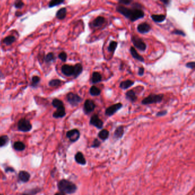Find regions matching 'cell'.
I'll list each match as a JSON object with an SVG mask.
<instances>
[{
    "mask_svg": "<svg viewBox=\"0 0 195 195\" xmlns=\"http://www.w3.org/2000/svg\"><path fill=\"white\" fill-rule=\"evenodd\" d=\"M172 33L176 34V35H179V36H184V37L186 36V34L184 32L181 30H179V29H175L174 31L172 32Z\"/></svg>",
    "mask_w": 195,
    "mask_h": 195,
    "instance_id": "34",
    "label": "cell"
},
{
    "mask_svg": "<svg viewBox=\"0 0 195 195\" xmlns=\"http://www.w3.org/2000/svg\"><path fill=\"white\" fill-rule=\"evenodd\" d=\"M61 81L58 79H54L51 80L49 82V85L53 87H57L60 86L61 84Z\"/></svg>",
    "mask_w": 195,
    "mask_h": 195,
    "instance_id": "32",
    "label": "cell"
},
{
    "mask_svg": "<svg viewBox=\"0 0 195 195\" xmlns=\"http://www.w3.org/2000/svg\"><path fill=\"white\" fill-rule=\"evenodd\" d=\"M135 84L134 81L131 80H127L125 81H122L120 84V88L123 90L127 89L132 86Z\"/></svg>",
    "mask_w": 195,
    "mask_h": 195,
    "instance_id": "19",
    "label": "cell"
},
{
    "mask_svg": "<svg viewBox=\"0 0 195 195\" xmlns=\"http://www.w3.org/2000/svg\"><path fill=\"white\" fill-rule=\"evenodd\" d=\"M116 10L122 16L132 22L137 21L140 18H142L145 16L144 12L141 9L135 8L129 9L125 6L119 5L117 6Z\"/></svg>",
    "mask_w": 195,
    "mask_h": 195,
    "instance_id": "1",
    "label": "cell"
},
{
    "mask_svg": "<svg viewBox=\"0 0 195 195\" xmlns=\"http://www.w3.org/2000/svg\"><path fill=\"white\" fill-rule=\"evenodd\" d=\"M52 105H53L54 107L57 108L58 107L63 106V102L62 101L59 100V99H54L53 100Z\"/></svg>",
    "mask_w": 195,
    "mask_h": 195,
    "instance_id": "31",
    "label": "cell"
},
{
    "mask_svg": "<svg viewBox=\"0 0 195 195\" xmlns=\"http://www.w3.org/2000/svg\"><path fill=\"white\" fill-rule=\"evenodd\" d=\"M117 42L115 41H112L110 43L108 47V50L111 52V53H114L115 51L116 50V48L117 47Z\"/></svg>",
    "mask_w": 195,
    "mask_h": 195,
    "instance_id": "28",
    "label": "cell"
},
{
    "mask_svg": "<svg viewBox=\"0 0 195 195\" xmlns=\"http://www.w3.org/2000/svg\"><path fill=\"white\" fill-rule=\"evenodd\" d=\"M96 108V105H95L94 101L92 100H86L85 101L84 104V112L86 115H88L92 112H93Z\"/></svg>",
    "mask_w": 195,
    "mask_h": 195,
    "instance_id": "10",
    "label": "cell"
},
{
    "mask_svg": "<svg viewBox=\"0 0 195 195\" xmlns=\"http://www.w3.org/2000/svg\"><path fill=\"white\" fill-rule=\"evenodd\" d=\"M83 71V67L81 63H77L74 66V73L73 76L74 78L76 79L78 77L80 74L82 73Z\"/></svg>",
    "mask_w": 195,
    "mask_h": 195,
    "instance_id": "20",
    "label": "cell"
},
{
    "mask_svg": "<svg viewBox=\"0 0 195 195\" xmlns=\"http://www.w3.org/2000/svg\"><path fill=\"white\" fill-rule=\"evenodd\" d=\"M18 177L22 182H28L30 179V174L26 171H21L18 174Z\"/></svg>",
    "mask_w": 195,
    "mask_h": 195,
    "instance_id": "23",
    "label": "cell"
},
{
    "mask_svg": "<svg viewBox=\"0 0 195 195\" xmlns=\"http://www.w3.org/2000/svg\"><path fill=\"white\" fill-rule=\"evenodd\" d=\"M124 134V127L122 125L117 127L115 131L113 134V138L116 140H118L123 137Z\"/></svg>",
    "mask_w": 195,
    "mask_h": 195,
    "instance_id": "15",
    "label": "cell"
},
{
    "mask_svg": "<svg viewBox=\"0 0 195 195\" xmlns=\"http://www.w3.org/2000/svg\"><path fill=\"white\" fill-rule=\"evenodd\" d=\"M144 74V69L142 67L139 68H138V74L140 76H142Z\"/></svg>",
    "mask_w": 195,
    "mask_h": 195,
    "instance_id": "43",
    "label": "cell"
},
{
    "mask_svg": "<svg viewBox=\"0 0 195 195\" xmlns=\"http://www.w3.org/2000/svg\"><path fill=\"white\" fill-rule=\"evenodd\" d=\"M137 30L138 32L141 34L148 33L151 30V27L147 22H142L137 26Z\"/></svg>",
    "mask_w": 195,
    "mask_h": 195,
    "instance_id": "11",
    "label": "cell"
},
{
    "mask_svg": "<svg viewBox=\"0 0 195 195\" xmlns=\"http://www.w3.org/2000/svg\"><path fill=\"white\" fill-rule=\"evenodd\" d=\"M66 115V112L64 106L58 107L57 108V111L54 112L53 116L55 118H62Z\"/></svg>",
    "mask_w": 195,
    "mask_h": 195,
    "instance_id": "16",
    "label": "cell"
},
{
    "mask_svg": "<svg viewBox=\"0 0 195 195\" xmlns=\"http://www.w3.org/2000/svg\"><path fill=\"white\" fill-rule=\"evenodd\" d=\"M58 188L61 192L65 194H73L76 192L77 187L73 182L67 180H61L58 183Z\"/></svg>",
    "mask_w": 195,
    "mask_h": 195,
    "instance_id": "2",
    "label": "cell"
},
{
    "mask_svg": "<svg viewBox=\"0 0 195 195\" xmlns=\"http://www.w3.org/2000/svg\"><path fill=\"white\" fill-rule=\"evenodd\" d=\"M163 3H164V4H165L166 5H169V4L171 3V1H165V0H161V1Z\"/></svg>",
    "mask_w": 195,
    "mask_h": 195,
    "instance_id": "44",
    "label": "cell"
},
{
    "mask_svg": "<svg viewBox=\"0 0 195 195\" xmlns=\"http://www.w3.org/2000/svg\"><path fill=\"white\" fill-rule=\"evenodd\" d=\"M106 18L102 16H99L95 18L90 24V26L92 28L100 27L106 22Z\"/></svg>",
    "mask_w": 195,
    "mask_h": 195,
    "instance_id": "13",
    "label": "cell"
},
{
    "mask_svg": "<svg viewBox=\"0 0 195 195\" xmlns=\"http://www.w3.org/2000/svg\"><path fill=\"white\" fill-rule=\"evenodd\" d=\"M168 113V111L167 110H163V111H160L156 113V116L157 117H162V116H165Z\"/></svg>",
    "mask_w": 195,
    "mask_h": 195,
    "instance_id": "40",
    "label": "cell"
},
{
    "mask_svg": "<svg viewBox=\"0 0 195 195\" xmlns=\"http://www.w3.org/2000/svg\"><path fill=\"white\" fill-rule=\"evenodd\" d=\"M131 40L133 45L139 50L143 52L146 50L147 45L140 38L136 36H133L131 38Z\"/></svg>",
    "mask_w": 195,
    "mask_h": 195,
    "instance_id": "4",
    "label": "cell"
},
{
    "mask_svg": "<svg viewBox=\"0 0 195 195\" xmlns=\"http://www.w3.org/2000/svg\"><path fill=\"white\" fill-rule=\"evenodd\" d=\"M9 142V137L6 135L0 136V147H4Z\"/></svg>",
    "mask_w": 195,
    "mask_h": 195,
    "instance_id": "30",
    "label": "cell"
},
{
    "mask_svg": "<svg viewBox=\"0 0 195 195\" xmlns=\"http://www.w3.org/2000/svg\"><path fill=\"white\" fill-rule=\"evenodd\" d=\"M58 57L63 62H65L67 59V54L65 52H61L58 55Z\"/></svg>",
    "mask_w": 195,
    "mask_h": 195,
    "instance_id": "38",
    "label": "cell"
},
{
    "mask_svg": "<svg viewBox=\"0 0 195 195\" xmlns=\"http://www.w3.org/2000/svg\"><path fill=\"white\" fill-rule=\"evenodd\" d=\"M32 125L30 121L25 119H22L18 123V128L22 132H28L31 130Z\"/></svg>",
    "mask_w": 195,
    "mask_h": 195,
    "instance_id": "6",
    "label": "cell"
},
{
    "mask_svg": "<svg viewBox=\"0 0 195 195\" xmlns=\"http://www.w3.org/2000/svg\"><path fill=\"white\" fill-rule=\"evenodd\" d=\"M54 195H66L65 193H63V192H59V193H57Z\"/></svg>",
    "mask_w": 195,
    "mask_h": 195,
    "instance_id": "45",
    "label": "cell"
},
{
    "mask_svg": "<svg viewBox=\"0 0 195 195\" xmlns=\"http://www.w3.org/2000/svg\"><path fill=\"white\" fill-rule=\"evenodd\" d=\"M67 11L65 8H63L60 9L57 12V14H56L57 18L60 20H63V18H65L67 16Z\"/></svg>",
    "mask_w": 195,
    "mask_h": 195,
    "instance_id": "25",
    "label": "cell"
},
{
    "mask_svg": "<svg viewBox=\"0 0 195 195\" xmlns=\"http://www.w3.org/2000/svg\"><path fill=\"white\" fill-rule=\"evenodd\" d=\"M67 137L68 138L71 142H76L80 137V132L77 129H73L69 131L67 133Z\"/></svg>",
    "mask_w": 195,
    "mask_h": 195,
    "instance_id": "8",
    "label": "cell"
},
{
    "mask_svg": "<svg viewBox=\"0 0 195 195\" xmlns=\"http://www.w3.org/2000/svg\"><path fill=\"white\" fill-rule=\"evenodd\" d=\"M90 125H93L99 129L103 128L104 122L101 120L97 115H93L91 117L89 121Z\"/></svg>",
    "mask_w": 195,
    "mask_h": 195,
    "instance_id": "7",
    "label": "cell"
},
{
    "mask_svg": "<svg viewBox=\"0 0 195 195\" xmlns=\"http://www.w3.org/2000/svg\"><path fill=\"white\" fill-rule=\"evenodd\" d=\"M185 66H186V67H187L188 68L191 69H194L195 67V63L194 61L188 63H186Z\"/></svg>",
    "mask_w": 195,
    "mask_h": 195,
    "instance_id": "41",
    "label": "cell"
},
{
    "mask_svg": "<svg viewBox=\"0 0 195 195\" xmlns=\"http://www.w3.org/2000/svg\"><path fill=\"white\" fill-rule=\"evenodd\" d=\"M125 96L127 100L131 101L132 103L137 100V96L133 90H130L127 92V93H125Z\"/></svg>",
    "mask_w": 195,
    "mask_h": 195,
    "instance_id": "18",
    "label": "cell"
},
{
    "mask_svg": "<svg viewBox=\"0 0 195 195\" xmlns=\"http://www.w3.org/2000/svg\"><path fill=\"white\" fill-rule=\"evenodd\" d=\"M130 53L131 54L132 57L135 60H137L138 61L142 62V63H144L145 61L144 58L137 53V50H136V49L135 47H130Z\"/></svg>",
    "mask_w": 195,
    "mask_h": 195,
    "instance_id": "17",
    "label": "cell"
},
{
    "mask_svg": "<svg viewBox=\"0 0 195 195\" xmlns=\"http://www.w3.org/2000/svg\"><path fill=\"white\" fill-rule=\"evenodd\" d=\"M90 94L92 96H98L101 94V90L96 86H92L89 90Z\"/></svg>",
    "mask_w": 195,
    "mask_h": 195,
    "instance_id": "27",
    "label": "cell"
},
{
    "mask_svg": "<svg viewBox=\"0 0 195 195\" xmlns=\"http://www.w3.org/2000/svg\"><path fill=\"white\" fill-rule=\"evenodd\" d=\"M67 99L69 103L73 106H78L82 101V99L79 95L72 92H70L67 95Z\"/></svg>",
    "mask_w": 195,
    "mask_h": 195,
    "instance_id": "5",
    "label": "cell"
},
{
    "mask_svg": "<svg viewBox=\"0 0 195 195\" xmlns=\"http://www.w3.org/2000/svg\"><path fill=\"white\" fill-rule=\"evenodd\" d=\"M164 98L163 94H151L148 96V97L144 99L141 101V104L143 105L147 106L152 104H156L161 102Z\"/></svg>",
    "mask_w": 195,
    "mask_h": 195,
    "instance_id": "3",
    "label": "cell"
},
{
    "mask_svg": "<svg viewBox=\"0 0 195 195\" xmlns=\"http://www.w3.org/2000/svg\"><path fill=\"white\" fill-rule=\"evenodd\" d=\"M101 145V142L97 139V138H95L94 140L93 141L92 145H90V148H99Z\"/></svg>",
    "mask_w": 195,
    "mask_h": 195,
    "instance_id": "33",
    "label": "cell"
},
{
    "mask_svg": "<svg viewBox=\"0 0 195 195\" xmlns=\"http://www.w3.org/2000/svg\"><path fill=\"white\" fill-rule=\"evenodd\" d=\"M151 18L155 22L160 23L165 21L166 16L164 15H153L151 16Z\"/></svg>",
    "mask_w": 195,
    "mask_h": 195,
    "instance_id": "24",
    "label": "cell"
},
{
    "mask_svg": "<svg viewBox=\"0 0 195 195\" xmlns=\"http://www.w3.org/2000/svg\"><path fill=\"white\" fill-rule=\"evenodd\" d=\"M0 195H1V194H0Z\"/></svg>",
    "mask_w": 195,
    "mask_h": 195,
    "instance_id": "47",
    "label": "cell"
},
{
    "mask_svg": "<svg viewBox=\"0 0 195 195\" xmlns=\"http://www.w3.org/2000/svg\"><path fill=\"white\" fill-rule=\"evenodd\" d=\"M13 147L16 149V151H24L25 149V144L24 142L21 141H17L15 142L13 144Z\"/></svg>",
    "mask_w": 195,
    "mask_h": 195,
    "instance_id": "26",
    "label": "cell"
},
{
    "mask_svg": "<svg viewBox=\"0 0 195 195\" xmlns=\"http://www.w3.org/2000/svg\"><path fill=\"white\" fill-rule=\"evenodd\" d=\"M98 137L101 140L106 141L109 137V132L106 129H102L101 131L99 132Z\"/></svg>",
    "mask_w": 195,
    "mask_h": 195,
    "instance_id": "22",
    "label": "cell"
},
{
    "mask_svg": "<svg viewBox=\"0 0 195 195\" xmlns=\"http://www.w3.org/2000/svg\"><path fill=\"white\" fill-rule=\"evenodd\" d=\"M102 81V76L101 74L97 72H95L92 74V77L91 81L92 84H97L99 83H100Z\"/></svg>",
    "mask_w": 195,
    "mask_h": 195,
    "instance_id": "21",
    "label": "cell"
},
{
    "mask_svg": "<svg viewBox=\"0 0 195 195\" xmlns=\"http://www.w3.org/2000/svg\"><path fill=\"white\" fill-rule=\"evenodd\" d=\"M54 59V56L53 53H52L47 54V56H46V57H45V60H46V61L47 62V63H49V62L52 61Z\"/></svg>",
    "mask_w": 195,
    "mask_h": 195,
    "instance_id": "35",
    "label": "cell"
},
{
    "mask_svg": "<svg viewBox=\"0 0 195 195\" xmlns=\"http://www.w3.org/2000/svg\"><path fill=\"white\" fill-rule=\"evenodd\" d=\"M76 162L81 165H85L86 164V160L85 158L83 153L81 152H78L74 156Z\"/></svg>",
    "mask_w": 195,
    "mask_h": 195,
    "instance_id": "14",
    "label": "cell"
},
{
    "mask_svg": "<svg viewBox=\"0 0 195 195\" xmlns=\"http://www.w3.org/2000/svg\"><path fill=\"white\" fill-rule=\"evenodd\" d=\"M61 71L67 76H73L74 73V66L69 65H63L61 68Z\"/></svg>",
    "mask_w": 195,
    "mask_h": 195,
    "instance_id": "12",
    "label": "cell"
},
{
    "mask_svg": "<svg viewBox=\"0 0 195 195\" xmlns=\"http://www.w3.org/2000/svg\"><path fill=\"white\" fill-rule=\"evenodd\" d=\"M15 6L16 7V8H21L23 6H24V3L22 2V1H17L15 4Z\"/></svg>",
    "mask_w": 195,
    "mask_h": 195,
    "instance_id": "42",
    "label": "cell"
},
{
    "mask_svg": "<svg viewBox=\"0 0 195 195\" xmlns=\"http://www.w3.org/2000/svg\"><path fill=\"white\" fill-rule=\"evenodd\" d=\"M16 41V38L15 36H10L6 37L5 38L4 40V43L6 45H9L12 44L13 42Z\"/></svg>",
    "mask_w": 195,
    "mask_h": 195,
    "instance_id": "29",
    "label": "cell"
},
{
    "mask_svg": "<svg viewBox=\"0 0 195 195\" xmlns=\"http://www.w3.org/2000/svg\"><path fill=\"white\" fill-rule=\"evenodd\" d=\"M132 1L131 0H120L119 1V3L120 5H128L130 4H131Z\"/></svg>",
    "mask_w": 195,
    "mask_h": 195,
    "instance_id": "39",
    "label": "cell"
},
{
    "mask_svg": "<svg viewBox=\"0 0 195 195\" xmlns=\"http://www.w3.org/2000/svg\"><path fill=\"white\" fill-rule=\"evenodd\" d=\"M40 81V79L39 77H38V76L33 77V78H32V85L33 86H36L39 83Z\"/></svg>",
    "mask_w": 195,
    "mask_h": 195,
    "instance_id": "36",
    "label": "cell"
},
{
    "mask_svg": "<svg viewBox=\"0 0 195 195\" xmlns=\"http://www.w3.org/2000/svg\"><path fill=\"white\" fill-rule=\"evenodd\" d=\"M122 107V104L121 103H117L110 106L109 107L106 109V115L108 117L113 116L117 111L120 110Z\"/></svg>",
    "mask_w": 195,
    "mask_h": 195,
    "instance_id": "9",
    "label": "cell"
},
{
    "mask_svg": "<svg viewBox=\"0 0 195 195\" xmlns=\"http://www.w3.org/2000/svg\"></svg>",
    "mask_w": 195,
    "mask_h": 195,
    "instance_id": "46",
    "label": "cell"
},
{
    "mask_svg": "<svg viewBox=\"0 0 195 195\" xmlns=\"http://www.w3.org/2000/svg\"><path fill=\"white\" fill-rule=\"evenodd\" d=\"M63 1H52L51 2H50L49 3V7H53L55 6L58 5L62 3H63Z\"/></svg>",
    "mask_w": 195,
    "mask_h": 195,
    "instance_id": "37",
    "label": "cell"
}]
</instances>
